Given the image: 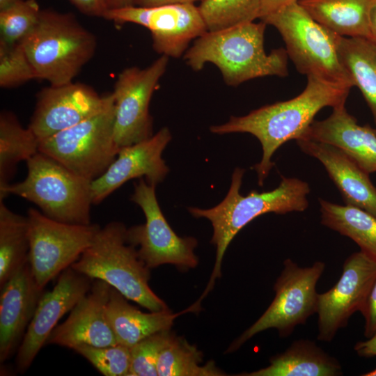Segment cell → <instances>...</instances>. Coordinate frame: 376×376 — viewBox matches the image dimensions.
Instances as JSON below:
<instances>
[{"label":"cell","instance_id":"cell-1","mask_svg":"<svg viewBox=\"0 0 376 376\" xmlns=\"http://www.w3.org/2000/svg\"><path fill=\"white\" fill-rule=\"evenodd\" d=\"M350 91L308 77L305 88L296 97L265 105L245 116H231L226 123L212 125L210 130L218 134L249 133L258 139L263 156L253 169L258 185L263 186L274 166L272 161L274 152L288 141L301 137L321 109L345 104Z\"/></svg>","mask_w":376,"mask_h":376},{"label":"cell","instance_id":"cell-2","mask_svg":"<svg viewBox=\"0 0 376 376\" xmlns=\"http://www.w3.org/2000/svg\"><path fill=\"white\" fill-rule=\"evenodd\" d=\"M266 24L247 22L224 29L207 31L196 38L184 54L187 65L194 71L205 64L216 65L230 86L267 76L288 75L285 49L266 53L264 36Z\"/></svg>","mask_w":376,"mask_h":376},{"label":"cell","instance_id":"cell-3","mask_svg":"<svg viewBox=\"0 0 376 376\" xmlns=\"http://www.w3.org/2000/svg\"><path fill=\"white\" fill-rule=\"evenodd\" d=\"M245 170L235 169L229 190L224 200L210 209L188 207L194 217L208 219L213 228L211 243L216 248L214 266L210 281L201 295L203 299L221 275L224 253L239 231L254 219L266 213L284 214L303 212L308 207V184L299 178L281 176L279 185L269 191L253 190L242 196L240 187Z\"/></svg>","mask_w":376,"mask_h":376},{"label":"cell","instance_id":"cell-4","mask_svg":"<svg viewBox=\"0 0 376 376\" xmlns=\"http://www.w3.org/2000/svg\"><path fill=\"white\" fill-rule=\"evenodd\" d=\"M127 228L111 221L100 228L90 245L70 267L91 279L102 280L150 311L169 310L149 285L150 271L136 248L127 242Z\"/></svg>","mask_w":376,"mask_h":376},{"label":"cell","instance_id":"cell-5","mask_svg":"<svg viewBox=\"0 0 376 376\" xmlns=\"http://www.w3.org/2000/svg\"><path fill=\"white\" fill-rule=\"evenodd\" d=\"M38 78L49 85L72 82L95 54L97 40L70 13L41 10L31 32L19 42Z\"/></svg>","mask_w":376,"mask_h":376},{"label":"cell","instance_id":"cell-6","mask_svg":"<svg viewBox=\"0 0 376 376\" xmlns=\"http://www.w3.org/2000/svg\"><path fill=\"white\" fill-rule=\"evenodd\" d=\"M26 163V178L0 191V201L8 195H16L35 203L54 220L71 224H91V181L40 152Z\"/></svg>","mask_w":376,"mask_h":376},{"label":"cell","instance_id":"cell-7","mask_svg":"<svg viewBox=\"0 0 376 376\" xmlns=\"http://www.w3.org/2000/svg\"><path fill=\"white\" fill-rule=\"evenodd\" d=\"M260 19L279 32L299 72L342 88L354 86L340 60L336 34L313 19L298 2Z\"/></svg>","mask_w":376,"mask_h":376},{"label":"cell","instance_id":"cell-8","mask_svg":"<svg viewBox=\"0 0 376 376\" xmlns=\"http://www.w3.org/2000/svg\"><path fill=\"white\" fill-rule=\"evenodd\" d=\"M114 119L111 93L109 101L100 112L40 140L39 152L93 181L106 171L120 150L114 139Z\"/></svg>","mask_w":376,"mask_h":376},{"label":"cell","instance_id":"cell-9","mask_svg":"<svg viewBox=\"0 0 376 376\" xmlns=\"http://www.w3.org/2000/svg\"><path fill=\"white\" fill-rule=\"evenodd\" d=\"M325 264L316 261L311 266L300 267L291 259L283 262V268L274 285L275 297L263 314L230 345V352L257 334L275 329L281 337L291 335L295 328L306 322L317 313L318 294L316 285Z\"/></svg>","mask_w":376,"mask_h":376},{"label":"cell","instance_id":"cell-10","mask_svg":"<svg viewBox=\"0 0 376 376\" xmlns=\"http://www.w3.org/2000/svg\"><path fill=\"white\" fill-rule=\"evenodd\" d=\"M29 220V263L38 285L44 290L53 279L77 261L100 226L54 220L31 207Z\"/></svg>","mask_w":376,"mask_h":376},{"label":"cell","instance_id":"cell-11","mask_svg":"<svg viewBox=\"0 0 376 376\" xmlns=\"http://www.w3.org/2000/svg\"><path fill=\"white\" fill-rule=\"evenodd\" d=\"M130 200L141 207L146 222L127 228L126 239L138 247V254L146 266L152 269L171 264L181 269L196 267L198 260L194 249L198 242L192 237H179L173 230L157 202L155 187L140 178L134 184Z\"/></svg>","mask_w":376,"mask_h":376},{"label":"cell","instance_id":"cell-12","mask_svg":"<svg viewBox=\"0 0 376 376\" xmlns=\"http://www.w3.org/2000/svg\"><path fill=\"white\" fill-rule=\"evenodd\" d=\"M168 62L169 57L161 55L145 68L132 66L118 74L112 95L115 107L114 139L119 149L153 135L149 104Z\"/></svg>","mask_w":376,"mask_h":376},{"label":"cell","instance_id":"cell-13","mask_svg":"<svg viewBox=\"0 0 376 376\" xmlns=\"http://www.w3.org/2000/svg\"><path fill=\"white\" fill-rule=\"evenodd\" d=\"M103 18L118 24L132 23L146 27L151 33L154 50L169 58L181 57L190 42L207 31L194 3L130 6L109 9Z\"/></svg>","mask_w":376,"mask_h":376},{"label":"cell","instance_id":"cell-14","mask_svg":"<svg viewBox=\"0 0 376 376\" xmlns=\"http://www.w3.org/2000/svg\"><path fill=\"white\" fill-rule=\"evenodd\" d=\"M376 279V259L359 251L345 260L342 274L329 290L318 294V339L330 342L350 317L361 312Z\"/></svg>","mask_w":376,"mask_h":376},{"label":"cell","instance_id":"cell-15","mask_svg":"<svg viewBox=\"0 0 376 376\" xmlns=\"http://www.w3.org/2000/svg\"><path fill=\"white\" fill-rule=\"evenodd\" d=\"M111 95L81 83L49 85L37 94L28 127L40 141L47 139L100 112Z\"/></svg>","mask_w":376,"mask_h":376},{"label":"cell","instance_id":"cell-16","mask_svg":"<svg viewBox=\"0 0 376 376\" xmlns=\"http://www.w3.org/2000/svg\"><path fill=\"white\" fill-rule=\"evenodd\" d=\"M93 281L70 267L60 274L52 290L43 292L17 349L15 365L19 373L30 367L59 320L89 291Z\"/></svg>","mask_w":376,"mask_h":376},{"label":"cell","instance_id":"cell-17","mask_svg":"<svg viewBox=\"0 0 376 376\" xmlns=\"http://www.w3.org/2000/svg\"><path fill=\"white\" fill-rule=\"evenodd\" d=\"M171 140L167 127L150 138L121 148L106 171L91 181L93 205H98L124 183L134 178H145L150 185L162 182L169 171L162 153Z\"/></svg>","mask_w":376,"mask_h":376},{"label":"cell","instance_id":"cell-18","mask_svg":"<svg viewBox=\"0 0 376 376\" xmlns=\"http://www.w3.org/2000/svg\"><path fill=\"white\" fill-rule=\"evenodd\" d=\"M111 288L106 282L94 279L89 291L70 311L68 318L53 329L46 344L72 350L81 345L118 344L106 315Z\"/></svg>","mask_w":376,"mask_h":376},{"label":"cell","instance_id":"cell-19","mask_svg":"<svg viewBox=\"0 0 376 376\" xmlns=\"http://www.w3.org/2000/svg\"><path fill=\"white\" fill-rule=\"evenodd\" d=\"M0 288V362L3 363L17 351L44 290L38 285L29 261Z\"/></svg>","mask_w":376,"mask_h":376},{"label":"cell","instance_id":"cell-20","mask_svg":"<svg viewBox=\"0 0 376 376\" xmlns=\"http://www.w3.org/2000/svg\"><path fill=\"white\" fill-rule=\"evenodd\" d=\"M299 139L334 146L367 173L376 172L375 129L368 125H359L345 104L333 108L327 118L313 120Z\"/></svg>","mask_w":376,"mask_h":376},{"label":"cell","instance_id":"cell-21","mask_svg":"<svg viewBox=\"0 0 376 376\" xmlns=\"http://www.w3.org/2000/svg\"><path fill=\"white\" fill-rule=\"evenodd\" d=\"M296 141L301 151L322 163L345 205L361 209L376 218V187L368 173L334 146L306 139Z\"/></svg>","mask_w":376,"mask_h":376},{"label":"cell","instance_id":"cell-22","mask_svg":"<svg viewBox=\"0 0 376 376\" xmlns=\"http://www.w3.org/2000/svg\"><path fill=\"white\" fill-rule=\"evenodd\" d=\"M111 287L106 306V315L118 343L128 347L153 334L171 329L177 317L187 312L198 311L201 304L197 301L177 313H173L169 309L143 313Z\"/></svg>","mask_w":376,"mask_h":376},{"label":"cell","instance_id":"cell-23","mask_svg":"<svg viewBox=\"0 0 376 376\" xmlns=\"http://www.w3.org/2000/svg\"><path fill=\"white\" fill-rule=\"evenodd\" d=\"M343 375L340 362L315 342L294 341L284 352L272 357L269 365L244 376H338Z\"/></svg>","mask_w":376,"mask_h":376},{"label":"cell","instance_id":"cell-24","mask_svg":"<svg viewBox=\"0 0 376 376\" xmlns=\"http://www.w3.org/2000/svg\"><path fill=\"white\" fill-rule=\"evenodd\" d=\"M371 0H299L308 15L336 35L370 39Z\"/></svg>","mask_w":376,"mask_h":376},{"label":"cell","instance_id":"cell-25","mask_svg":"<svg viewBox=\"0 0 376 376\" xmlns=\"http://www.w3.org/2000/svg\"><path fill=\"white\" fill-rule=\"evenodd\" d=\"M340 60L369 107L376 123V44L360 37L336 34Z\"/></svg>","mask_w":376,"mask_h":376},{"label":"cell","instance_id":"cell-26","mask_svg":"<svg viewBox=\"0 0 376 376\" xmlns=\"http://www.w3.org/2000/svg\"><path fill=\"white\" fill-rule=\"evenodd\" d=\"M321 224L352 240L376 259V218L358 207L319 198Z\"/></svg>","mask_w":376,"mask_h":376},{"label":"cell","instance_id":"cell-27","mask_svg":"<svg viewBox=\"0 0 376 376\" xmlns=\"http://www.w3.org/2000/svg\"><path fill=\"white\" fill-rule=\"evenodd\" d=\"M40 140L32 130L24 128L10 111L0 114V191L10 183L17 164L39 152Z\"/></svg>","mask_w":376,"mask_h":376},{"label":"cell","instance_id":"cell-28","mask_svg":"<svg viewBox=\"0 0 376 376\" xmlns=\"http://www.w3.org/2000/svg\"><path fill=\"white\" fill-rule=\"evenodd\" d=\"M28 217L0 201V286L29 261Z\"/></svg>","mask_w":376,"mask_h":376},{"label":"cell","instance_id":"cell-29","mask_svg":"<svg viewBox=\"0 0 376 376\" xmlns=\"http://www.w3.org/2000/svg\"><path fill=\"white\" fill-rule=\"evenodd\" d=\"M203 354L185 338L173 336L157 361L159 376H220L226 373L214 361L201 365Z\"/></svg>","mask_w":376,"mask_h":376},{"label":"cell","instance_id":"cell-30","mask_svg":"<svg viewBox=\"0 0 376 376\" xmlns=\"http://www.w3.org/2000/svg\"><path fill=\"white\" fill-rule=\"evenodd\" d=\"M198 7L210 31L254 22L260 15V0H203Z\"/></svg>","mask_w":376,"mask_h":376},{"label":"cell","instance_id":"cell-31","mask_svg":"<svg viewBox=\"0 0 376 376\" xmlns=\"http://www.w3.org/2000/svg\"><path fill=\"white\" fill-rule=\"evenodd\" d=\"M40 11L36 0H22L0 10V40L22 41L36 26Z\"/></svg>","mask_w":376,"mask_h":376},{"label":"cell","instance_id":"cell-32","mask_svg":"<svg viewBox=\"0 0 376 376\" xmlns=\"http://www.w3.org/2000/svg\"><path fill=\"white\" fill-rule=\"evenodd\" d=\"M36 79L37 73L22 45L0 40L1 88H15Z\"/></svg>","mask_w":376,"mask_h":376},{"label":"cell","instance_id":"cell-33","mask_svg":"<svg viewBox=\"0 0 376 376\" xmlns=\"http://www.w3.org/2000/svg\"><path fill=\"white\" fill-rule=\"evenodd\" d=\"M73 350L88 361L104 376H129L130 347L119 343L104 347L81 345L75 347Z\"/></svg>","mask_w":376,"mask_h":376},{"label":"cell","instance_id":"cell-34","mask_svg":"<svg viewBox=\"0 0 376 376\" xmlns=\"http://www.w3.org/2000/svg\"><path fill=\"white\" fill-rule=\"evenodd\" d=\"M174 334L171 329L153 334L130 347L129 376H157L159 354Z\"/></svg>","mask_w":376,"mask_h":376},{"label":"cell","instance_id":"cell-35","mask_svg":"<svg viewBox=\"0 0 376 376\" xmlns=\"http://www.w3.org/2000/svg\"><path fill=\"white\" fill-rule=\"evenodd\" d=\"M361 313L365 320L364 336L369 338L376 334V279Z\"/></svg>","mask_w":376,"mask_h":376},{"label":"cell","instance_id":"cell-36","mask_svg":"<svg viewBox=\"0 0 376 376\" xmlns=\"http://www.w3.org/2000/svg\"><path fill=\"white\" fill-rule=\"evenodd\" d=\"M86 15L103 17L109 10V0H69Z\"/></svg>","mask_w":376,"mask_h":376},{"label":"cell","instance_id":"cell-37","mask_svg":"<svg viewBox=\"0 0 376 376\" xmlns=\"http://www.w3.org/2000/svg\"><path fill=\"white\" fill-rule=\"evenodd\" d=\"M298 1L299 0H260V19Z\"/></svg>","mask_w":376,"mask_h":376},{"label":"cell","instance_id":"cell-38","mask_svg":"<svg viewBox=\"0 0 376 376\" xmlns=\"http://www.w3.org/2000/svg\"><path fill=\"white\" fill-rule=\"evenodd\" d=\"M354 350L363 357H376V334L366 340L358 342L354 345Z\"/></svg>","mask_w":376,"mask_h":376},{"label":"cell","instance_id":"cell-39","mask_svg":"<svg viewBox=\"0 0 376 376\" xmlns=\"http://www.w3.org/2000/svg\"><path fill=\"white\" fill-rule=\"evenodd\" d=\"M203 0H134V5L141 7H150L166 4L194 3Z\"/></svg>","mask_w":376,"mask_h":376},{"label":"cell","instance_id":"cell-40","mask_svg":"<svg viewBox=\"0 0 376 376\" xmlns=\"http://www.w3.org/2000/svg\"><path fill=\"white\" fill-rule=\"evenodd\" d=\"M370 39L376 44V0H371L368 11Z\"/></svg>","mask_w":376,"mask_h":376},{"label":"cell","instance_id":"cell-41","mask_svg":"<svg viewBox=\"0 0 376 376\" xmlns=\"http://www.w3.org/2000/svg\"><path fill=\"white\" fill-rule=\"evenodd\" d=\"M134 5V0H109V9Z\"/></svg>","mask_w":376,"mask_h":376},{"label":"cell","instance_id":"cell-42","mask_svg":"<svg viewBox=\"0 0 376 376\" xmlns=\"http://www.w3.org/2000/svg\"><path fill=\"white\" fill-rule=\"evenodd\" d=\"M22 0H0V10H4Z\"/></svg>","mask_w":376,"mask_h":376},{"label":"cell","instance_id":"cell-43","mask_svg":"<svg viewBox=\"0 0 376 376\" xmlns=\"http://www.w3.org/2000/svg\"><path fill=\"white\" fill-rule=\"evenodd\" d=\"M361 375L362 376H376V368H375L374 370L370 372H367L364 374H362Z\"/></svg>","mask_w":376,"mask_h":376},{"label":"cell","instance_id":"cell-44","mask_svg":"<svg viewBox=\"0 0 376 376\" xmlns=\"http://www.w3.org/2000/svg\"><path fill=\"white\" fill-rule=\"evenodd\" d=\"M375 131H376V129H375Z\"/></svg>","mask_w":376,"mask_h":376}]
</instances>
